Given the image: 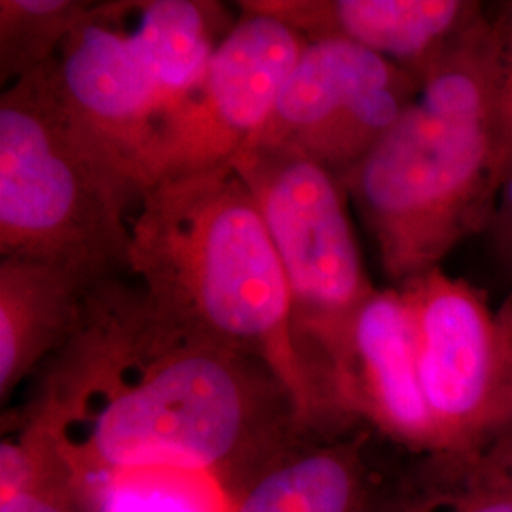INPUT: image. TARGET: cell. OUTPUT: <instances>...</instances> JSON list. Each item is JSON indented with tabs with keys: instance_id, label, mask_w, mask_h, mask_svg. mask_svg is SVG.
I'll return each mask as SVG.
<instances>
[{
	"instance_id": "7c38bea8",
	"label": "cell",
	"mask_w": 512,
	"mask_h": 512,
	"mask_svg": "<svg viewBox=\"0 0 512 512\" xmlns=\"http://www.w3.org/2000/svg\"><path fill=\"white\" fill-rule=\"evenodd\" d=\"M95 281L71 268L0 258V401L65 348L82 325Z\"/></svg>"
},
{
	"instance_id": "e0dca14e",
	"label": "cell",
	"mask_w": 512,
	"mask_h": 512,
	"mask_svg": "<svg viewBox=\"0 0 512 512\" xmlns=\"http://www.w3.org/2000/svg\"><path fill=\"white\" fill-rule=\"evenodd\" d=\"M465 488L454 499L452 512H512V482L484 467L478 459L463 461ZM410 512H423L414 509Z\"/></svg>"
},
{
	"instance_id": "3957f363",
	"label": "cell",
	"mask_w": 512,
	"mask_h": 512,
	"mask_svg": "<svg viewBox=\"0 0 512 512\" xmlns=\"http://www.w3.org/2000/svg\"><path fill=\"white\" fill-rule=\"evenodd\" d=\"M418 82L395 126L342 181L395 287L442 268L494 215V19L463 29Z\"/></svg>"
},
{
	"instance_id": "30bf717a",
	"label": "cell",
	"mask_w": 512,
	"mask_h": 512,
	"mask_svg": "<svg viewBox=\"0 0 512 512\" xmlns=\"http://www.w3.org/2000/svg\"><path fill=\"white\" fill-rule=\"evenodd\" d=\"M330 370L353 420L368 421L387 439L437 458V429L421 391L410 317L397 287L378 289L359 308L330 355Z\"/></svg>"
},
{
	"instance_id": "2e32d148",
	"label": "cell",
	"mask_w": 512,
	"mask_h": 512,
	"mask_svg": "<svg viewBox=\"0 0 512 512\" xmlns=\"http://www.w3.org/2000/svg\"><path fill=\"white\" fill-rule=\"evenodd\" d=\"M494 179L497 190L512 177V2L494 18Z\"/></svg>"
},
{
	"instance_id": "9a60e30c",
	"label": "cell",
	"mask_w": 512,
	"mask_h": 512,
	"mask_svg": "<svg viewBox=\"0 0 512 512\" xmlns=\"http://www.w3.org/2000/svg\"><path fill=\"white\" fill-rule=\"evenodd\" d=\"M93 0H0V84L50 65Z\"/></svg>"
},
{
	"instance_id": "6da1fadb",
	"label": "cell",
	"mask_w": 512,
	"mask_h": 512,
	"mask_svg": "<svg viewBox=\"0 0 512 512\" xmlns=\"http://www.w3.org/2000/svg\"><path fill=\"white\" fill-rule=\"evenodd\" d=\"M27 406L82 478L177 469L245 486L308 440L270 366L188 327L122 274L90 287L80 330L42 365Z\"/></svg>"
},
{
	"instance_id": "277c9868",
	"label": "cell",
	"mask_w": 512,
	"mask_h": 512,
	"mask_svg": "<svg viewBox=\"0 0 512 512\" xmlns=\"http://www.w3.org/2000/svg\"><path fill=\"white\" fill-rule=\"evenodd\" d=\"M143 186L74 112L50 65L0 95V258L92 279L128 272L129 217Z\"/></svg>"
},
{
	"instance_id": "9c48e42d",
	"label": "cell",
	"mask_w": 512,
	"mask_h": 512,
	"mask_svg": "<svg viewBox=\"0 0 512 512\" xmlns=\"http://www.w3.org/2000/svg\"><path fill=\"white\" fill-rule=\"evenodd\" d=\"M420 82L382 55L346 40H308L251 143L296 148L340 183L412 103Z\"/></svg>"
},
{
	"instance_id": "5bb4252c",
	"label": "cell",
	"mask_w": 512,
	"mask_h": 512,
	"mask_svg": "<svg viewBox=\"0 0 512 512\" xmlns=\"http://www.w3.org/2000/svg\"><path fill=\"white\" fill-rule=\"evenodd\" d=\"M2 433L0 512H84V480L48 421L23 406Z\"/></svg>"
},
{
	"instance_id": "5b68a950",
	"label": "cell",
	"mask_w": 512,
	"mask_h": 512,
	"mask_svg": "<svg viewBox=\"0 0 512 512\" xmlns=\"http://www.w3.org/2000/svg\"><path fill=\"white\" fill-rule=\"evenodd\" d=\"M236 19L215 0H93L50 71L145 190L152 148Z\"/></svg>"
},
{
	"instance_id": "52a82bcc",
	"label": "cell",
	"mask_w": 512,
	"mask_h": 512,
	"mask_svg": "<svg viewBox=\"0 0 512 512\" xmlns=\"http://www.w3.org/2000/svg\"><path fill=\"white\" fill-rule=\"evenodd\" d=\"M410 317L439 461L463 463L512 433V302L435 268L397 287Z\"/></svg>"
},
{
	"instance_id": "8fae6325",
	"label": "cell",
	"mask_w": 512,
	"mask_h": 512,
	"mask_svg": "<svg viewBox=\"0 0 512 512\" xmlns=\"http://www.w3.org/2000/svg\"><path fill=\"white\" fill-rule=\"evenodd\" d=\"M238 6L279 19L308 40L361 46L416 80L484 14L469 0H239Z\"/></svg>"
},
{
	"instance_id": "d6986e66",
	"label": "cell",
	"mask_w": 512,
	"mask_h": 512,
	"mask_svg": "<svg viewBox=\"0 0 512 512\" xmlns=\"http://www.w3.org/2000/svg\"><path fill=\"white\" fill-rule=\"evenodd\" d=\"M476 459L484 467L492 469L497 475H501L512 482V433L505 435L503 439L497 440L486 452L476 456Z\"/></svg>"
},
{
	"instance_id": "8992f818",
	"label": "cell",
	"mask_w": 512,
	"mask_h": 512,
	"mask_svg": "<svg viewBox=\"0 0 512 512\" xmlns=\"http://www.w3.org/2000/svg\"><path fill=\"white\" fill-rule=\"evenodd\" d=\"M255 198L293 298L294 329L311 359L329 368L370 283L346 205V188L296 148L249 143L232 162Z\"/></svg>"
},
{
	"instance_id": "4fadbf2b",
	"label": "cell",
	"mask_w": 512,
	"mask_h": 512,
	"mask_svg": "<svg viewBox=\"0 0 512 512\" xmlns=\"http://www.w3.org/2000/svg\"><path fill=\"white\" fill-rule=\"evenodd\" d=\"M363 440H302L241 490L232 512H374Z\"/></svg>"
},
{
	"instance_id": "ac0fdd59",
	"label": "cell",
	"mask_w": 512,
	"mask_h": 512,
	"mask_svg": "<svg viewBox=\"0 0 512 512\" xmlns=\"http://www.w3.org/2000/svg\"><path fill=\"white\" fill-rule=\"evenodd\" d=\"M492 232L499 255L512 266V177L501 186L492 215Z\"/></svg>"
},
{
	"instance_id": "ba28073f",
	"label": "cell",
	"mask_w": 512,
	"mask_h": 512,
	"mask_svg": "<svg viewBox=\"0 0 512 512\" xmlns=\"http://www.w3.org/2000/svg\"><path fill=\"white\" fill-rule=\"evenodd\" d=\"M238 10L202 82L152 148L145 188L165 177L232 164L272 116L308 38L268 14Z\"/></svg>"
},
{
	"instance_id": "7a4b0ae2",
	"label": "cell",
	"mask_w": 512,
	"mask_h": 512,
	"mask_svg": "<svg viewBox=\"0 0 512 512\" xmlns=\"http://www.w3.org/2000/svg\"><path fill=\"white\" fill-rule=\"evenodd\" d=\"M128 272L169 315L270 366L308 437L355 421L298 342L281 260L234 165L143 190L129 217Z\"/></svg>"
}]
</instances>
